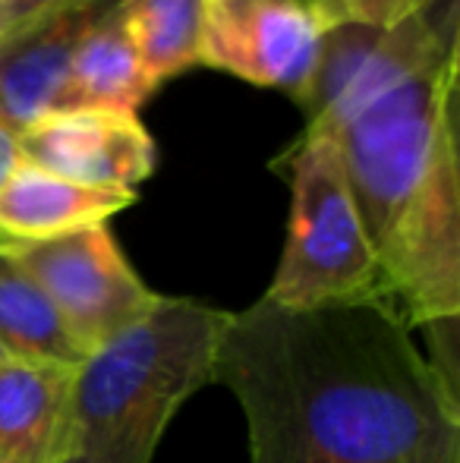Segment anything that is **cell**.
I'll return each instance as SVG.
<instances>
[{
    "label": "cell",
    "instance_id": "1",
    "mask_svg": "<svg viewBox=\"0 0 460 463\" xmlns=\"http://www.w3.org/2000/svg\"><path fill=\"white\" fill-rule=\"evenodd\" d=\"M381 297L230 312L215 382L237 397L249 463H460V394Z\"/></svg>",
    "mask_w": 460,
    "mask_h": 463
},
{
    "label": "cell",
    "instance_id": "2",
    "mask_svg": "<svg viewBox=\"0 0 460 463\" xmlns=\"http://www.w3.org/2000/svg\"><path fill=\"white\" fill-rule=\"evenodd\" d=\"M230 312L186 297L158 303L86 356L70 378L57 463H152L167 422L215 382Z\"/></svg>",
    "mask_w": 460,
    "mask_h": 463
},
{
    "label": "cell",
    "instance_id": "3",
    "mask_svg": "<svg viewBox=\"0 0 460 463\" xmlns=\"http://www.w3.org/2000/svg\"><path fill=\"white\" fill-rule=\"evenodd\" d=\"M290 231L265 299L315 309L379 297V262L332 139L303 133L287 152Z\"/></svg>",
    "mask_w": 460,
    "mask_h": 463
},
{
    "label": "cell",
    "instance_id": "4",
    "mask_svg": "<svg viewBox=\"0 0 460 463\" xmlns=\"http://www.w3.org/2000/svg\"><path fill=\"white\" fill-rule=\"evenodd\" d=\"M10 250L48 293L82 356L139 322L161 297L133 271L108 224L38 243H10Z\"/></svg>",
    "mask_w": 460,
    "mask_h": 463
},
{
    "label": "cell",
    "instance_id": "5",
    "mask_svg": "<svg viewBox=\"0 0 460 463\" xmlns=\"http://www.w3.org/2000/svg\"><path fill=\"white\" fill-rule=\"evenodd\" d=\"M325 32L306 0H211L202 63L303 101Z\"/></svg>",
    "mask_w": 460,
    "mask_h": 463
},
{
    "label": "cell",
    "instance_id": "6",
    "mask_svg": "<svg viewBox=\"0 0 460 463\" xmlns=\"http://www.w3.org/2000/svg\"><path fill=\"white\" fill-rule=\"evenodd\" d=\"M19 158L63 180L136 193L155 171V142L136 114L57 110L16 133Z\"/></svg>",
    "mask_w": 460,
    "mask_h": 463
},
{
    "label": "cell",
    "instance_id": "7",
    "mask_svg": "<svg viewBox=\"0 0 460 463\" xmlns=\"http://www.w3.org/2000/svg\"><path fill=\"white\" fill-rule=\"evenodd\" d=\"M111 4L92 0L0 35V127L19 133L61 110L76 48Z\"/></svg>",
    "mask_w": 460,
    "mask_h": 463
},
{
    "label": "cell",
    "instance_id": "8",
    "mask_svg": "<svg viewBox=\"0 0 460 463\" xmlns=\"http://www.w3.org/2000/svg\"><path fill=\"white\" fill-rule=\"evenodd\" d=\"M133 202L136 193L127 189L82 186L19 161L0 184V240L38 243L92 224H108V218Z\"/></svg>",
    "mask_w": 460,
    "mask_h": 463
},
{
    "label": "cell",
    "instance_id": "9",
    "mask_svg": "<svg viewBox=\"0 0 460 463\" xmlns=\"http://www.w3.org/2000/svg\"><path fill=\"white\" fill-rule=\"evenodd\" d=\"M76 366L0 360V463H57Z\"/></svg>",
    "mask_w": 460,
    "mask_h": 463
},
{
    "label": "cell",
    "instance_id": "10",
    "mask_svg": "<svg viewBox=\"0 0 460 463\" xmlns=\"http://www.w3.org/2000/svg\"><path fill=\"white\" fill-rule=\"evenodd\" d=\"M152 92L155 82L142 67L139 48L120 13V0H114L76 48L61 110L92 108L136 114V108Z\"/></svg>",
    "mask_w": 460,
    "mask_h": 463
},
{
    "label": "cell",
    "instance_id": "11",
    "mask_svg": "<svg viewBox=\"0 0 460 463\" xmlns=\"http://www.w3.org/2000/svg\"><path fill=\"white\" fill-rule=\"evenodd\" d=\"M0 347L13 360L80 366L86 356L63 328L54 303L13 256L10 243H0Z\"/></svg>",
    "mask_w": 460,
    "mask_h": 463
},
{
    "label": "cell",
    "instance_id": "12",
    "mask_svg": "<svg viewBox=\"0 0 460 463\" xmlns=\"http://www.w3.org/2000/svg\"><path fill=\"white\" fill-rule=\"evenodd\" d=\"M211 0H120L148 80L158 82L202 63Z\"/></svg>",
    "mask_w": 460,
    "mask_h": 463
},
{
    "label": "cell",
    "instance_id": "13",
    "mask_svg": "<svg viewBox=\"0 0 460 463\" xmlns=\"http://www.w3.org/2000/svg\"><path fill=\"white\" fill-rule=\"evenodd\" d=\"M429 331V347L432 354L426 356L429 366L442 375V382L448 384L455 394H460L457 388V318H442V322H429L423 325Z\"/></svg>",
    "mask_w": 460,
    "mask_h": 463
},
{
    "label": "cell",
    "instance_id": "14",
    "mask_svg": "<svg viewBox=\"0 0 460 463\" xmlns=\"http://www.w3.org/2000/svg\"><path fill=\"white\" fill-rule=\"evenodd\" d=\"M86 4H92V0H0V35L35 23L42 16H51V13L76 10Z\"/></svg>",
    "mask_w": 460,
    "mask_h": 463
},
{
    "label": "cell",
    "instance_id": "15",
    "mask_svg": "<svg viewBox=\"0 0 460 463\" xmlns=\"http://www.w3.org/2000/svg\"><path fill=\"white\" fill-rule=\"evenodd\" d=\"M436 4V0H350V16L347 23H366V25H394L410 13L423 10V6Z\"/></svg>",
    "mask_w": 460,
    "mask_h": 463
},
{
    "label": "cell",
    "instance_id": "16",
    "mask_svg": "<svg viewBox=\"0 0 460 463\" xmlns=\"http://www.w3.org/2000/svg\"><path fill=\"white\" fill-rule=\"evenodd\" d=\"M306 4L313 6L315 16H319L328 29L338 23H347V16H350V0H306Z\"/></svg>",
    "mask_w": 460,
    "mask_h": 463
},
{
    "label": "cell",
    "instance_id": "17",
    "mask_svg": "<svg viewBox=\"0 0 460 463\" xmlns=\"http://www.w3.org/2000/svg\"><path fill=\"white\" fill-rule=\"evenodd\" d=\"M19 148H16V133H10L6 127H0V184L10 177V171L19 165ZM4 243V240H0Z\"/></svg>",
    "mask_w": 460,
    "mask_h": 463
},
{
    "label": "cell",
    "instance_id": "18",
    "mask_svg": "<svg viewBox=\"0 0 460 463\" xmlns=\"http://www.w3.org/2000/svg\"><path fill=\"white\" fill-rule=\"evenodd\" d=\"M0 360H6V354H4V347H0Z\"/></svg>",
    "mask_w": 460,
    "mask_h": 463
}]
</instances>
